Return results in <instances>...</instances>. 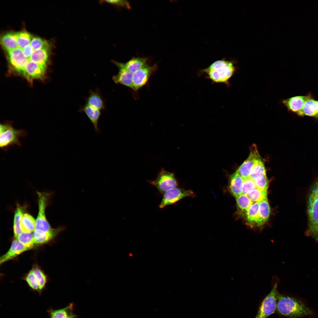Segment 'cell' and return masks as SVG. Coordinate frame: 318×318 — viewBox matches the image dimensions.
<instances>
[{
    "mask_svg": "<svg viewBox=\"0 0 318 318\" xmlns=\"http://www.w3.org/2000/svg\"><path fill=\"white\" fill-rule=\"evenodd\" d=\"M24 279L29 286L32 290L39 292L38 282L31 270L26 274Z\"/></svg>",
    "mask_w": 318,
    "mask_h": 318,
    "instance_id": "35",
    "label": "cell"
},
{
    "mask_svg": "<svg viewBox=\"0 0 318 318\" xmlns=\"http://www.w3.org/2000/svg\"><path fill=\"white\" fill-rule=\"evenodd\" d=\"M74 309V304L71 303L64 308L56 309H49L47 312L49 318H66L73 312Z\"/></svg>",
    "mask_w": 318,
    "mask_h": 318,
    "instance_id": "24",
    "label": "cell"
},
{
    "mask_svg": "<svg viewBox=\"0 0 318 318\" xmlns=\"http://www.w3.org/2000/svg\"><path fill=\"white\" fill-rule=\"evenodd\" d=\"M194 196L193 192L191 190H186L176 187L168 191L163 194L159 207L163 208L175 203L185 197H193Z\"/></svg>",
    "mask_w": 318,
    "mask_h": 318,
    "instance_id": "10",
    "label": "cell"
},
{
    "mask_svg": "<svg viewBox=\"0 0 318 318\" xmlns=\"http://www.w3.org/2000/svg\"><path fill=\"white\" fill-rule=\"evenodd\" d=\"M111 62L115 64L119 69L118 73L112 77V80L116 84H120L125 86L133 90V74L126 70L122 65L121 62H118L114 60H112Z\"/></svg>",
    "mask_w": 318,
    "mask_h": 318,
    "instance_id": "12",
    "label": "cell"
},
{
    "mask_svg": "<svg viewBox=\"0 0 318 318\" xmlns=\"http://www.w3.org/2000/svg\"><path fill=\"white\" fill-rule=\"evenodd\" d=\"M238 213L242 216L246 213L250 206L253 203L249 199L247 195L242 194L236 198Z\"/></svg>",
    "mask_w": 318,
    "mask_h": 318,
    "instance_id": "25",
    "label": "cell"
},
{
    "mask_svg": "<svg viewBox=\"0 0 318 318\" xmlns=\"http://www.w3.org/2000/svg\"><path fill=\"white\" fill-rule=\"evenodd\" d=\"M307 97V95L295 96L284 100L282 102L289 111L297 114L302 110Z\"/></svg>",
    "mask_w": 318,
    "mask_h": 318,
    "instance_id": "17",
    "label": "cell"
},
{
    "mask_svg": "<svg viewBox=\"0 0 318 318\" xmlns=\"http://www.w3.org/2000/svg\"><path fill=\"white\" fill-rule=\"evenodd\" d=\"M276 282L270 292L263 300L254 318H267L275 312L279 294Z\"/></svg>",
    "mask_w": 318,
    "mask_h": 318,
    "instance_id": "6",
    "label": "cell"
},
{
    "mask_svg": "<svg viewBox=\"0 0 318 318\" xmlns=\"http://www.w3.org/2000/svg\"><path fill=\"white\" fill-rule=\"evenodd\" d=\"M47 49L44 48L37 50H34L28 62L32 61L47 67L48 58Z\"/></svg>",
    "mask_w": 318,
    "mask_h": 318,
    "instance_id": "22",
    "label": "cell"
},
{
    "mask_svg": "<svg viewBox=\"0 0 318 318\" xmlns=\"http://www.w3.org/2000/svg\"><path fill=\"white\" fill-rule=\"evenodd\" d=\"M254 181L256 188L262 190H267L269 180L266 175L259 176Z\"/></svg>",
    "mask_w": 318,
    "mask_h": 318,
    "instance_id": "36",
    "label": "cell"
},
{
    "mask_svg": "<svg viewBox=\"0 0 318 318\" xmlns=\"http://www.w3.org/2000/svg\"><path fill=\"white\" fill-rule=\"evenodd\" d=\"M78 111L85 113L93 125L95 131L99 133L101 131L98 122L101 115L100 110L86 104L80 106Z\"/></svg>",
    "mask_w": 318,
    "mask_h": 318,
    "instance_id": "16",
    "label": "cell"
},
{
    "mask_svg": "<svg viewBox=\"0 0 318 318\" xmlns=\"http://www.w3.org/2000/svg\"><path fill=\"white\" fill-rule=\"evenodd\" d=\"M247 196L252 202H260L267 199V190H262L256 188L251 191Z\"/></svg>",
    "mask_w": 318,
    "mask_h": 318,
    "instance_id": "32",
    "label": "cell"
},
{
    "mask_svg": "<svg viewBox=\"0 0 318 318\" xmlns=\"http://www.w3.org/2000/svg\"><path fill=\"white\" fill-rule=\"evenodd\" d=\"M147 182L155 186L163 195L168 191L176 187L178 184L174 173L165 170L164 168H161L155 180H148Z\"/></svg>",
    "mask_w": 318,
    "mask_h": 318,
    "instance_id": "5",
    "label": "cell"
},
{
    "mask_svg": "<svg viewBox=\"0 0 318 318\" xmlns=\"http://www.w3.org/2000/svg\"><path fill=\"white\" fill-rule=\"evenodd\" d=\"M9 63V74L21 77L28 62L21 49L17 47L7 52Z\"/></svg>",
    "mask_w": 318,
    "mask_h": 318,
    "instance_id": "7",
    "label": "cell"
},
{
    "mask_svg": "<svg viewBox=\"0 0 318 318\" xmlns=\"http://www.w3.org/2000/svg\"><path fill=\"white\" fill-rule=\"evenodd\" d=\"M21 227L22 232L34 231L36 228V220L29 214L24 213L21 221Z\"/></svg>",
    "mask_w": 318,
    "mask_h": 318,
    "instance_id": "28",
    "label": "cell"
},
{
    "mask_svg": "<svg viewBox=\"0 0 318 318\" xmlns=\"http://www.w3.org/2000/svg\"><path fill=\"white\" fill-rule=\"evenodd\" d=\"M254 181L249 177L244 179L242 194L247 195L252 190L256 188Z\"/></svg>",
    "mask_w": 318,
    "mask_h": 318,
    "instance_id": "37",
    "label": "cell"
},
{
    "mask_svg": "<svg viewBox=\"0 0 318 318\" xmlns=\"http://www.w3.org/2000/svg\"><path fill=\"white\" fill-rule=\"evenodd\" d=\"M85 100L86 104L100 111L105 109L106 100L98 88L90 90L88 95Z\"/></svg>",
    "mask_w": 318,
    "mask_h": 318,
    "instance_id": "14",
    "label": "cell"
},
{
    "mask_svg": "<svg viewBox=\"0 0 318 318\" xmlns=\"http://www.w3.org/2000/svg\"><path fill=\"white\" fill-rule=\"evenodd\" d=\"M1 43L7 52L18 47L14 33H8L4 34L1 38Z\"/></svg>",
    "mask_w": 318,
    "mask_h": 318,
    "instance_id": "27",
    "label": "cell"
},
{
    "mask_svg": "<svg viewBox=\"0 0 318 318\" xmlns=\"http://www.w3.org/2000/svg\"><path fill=\"white\" fill-rule=\"evenodd\" d=\"M21 49L22 50L24 54L27 58L28 61L29 58L33 52L34 50L32 47L29 44Z\"/></svg>",
    "mask_w": 318,
    "mask_h": 318,
    "instance_id": "39",
    "label": "cell"
},
{
    "mask_svg": "<svg viewBox=\"0 0 318 318\" xmlns=\"http://www.w3.org/2000/svg\"><path fill=\"white\" fill-rule=\"evenodd\" d=\"M104 1L105 3L110 4L116 6L124 7L127 9H131L129 2L126 0H105Z\"/></svg>",
    "mask_w": 318,
    "mask_h": 318,
    "instance_id": "38",
    "label": "cell"
},
{
    "mask_svg": "<svg viewBox=\"0 0 318 318\" xmlns=\"http://www.w3.org/2000/svg\"><path fill=\"white\" fill-rule=\"evenodd\" d=\"M249 155L236 170L240 175L244 179L249 177L256 161L260 158L256 146L252 147Z\"/></svg>",
    "mask_w": 318,
    "mask_h": 318,
    "instance_id": "11",
    "label": "cell"
},
{
    "mask_svg": "<svg viewBox=\"0 0 318 318\" xmlns=\"http://www.w3.org/2000/svg\"><path fill=\"white\" fill-rule=\"evenodd\" d=\"M24 206L18 205L15 212L13 223V230L14 236L17 238L22 232L21 222L25 210Z\"/></svg>",
    "mask_w": 318,
    "mask_h": 318,
    "instance_id": "23",
    "label": "cell"
},
{
    "mask_svg": "<svg viewBox=\"0 0 318 318\" xmlns=\"http://www.w3.org/2000/svg\"><path fill=\"white\" fill-rule=\"evenodd\" d=\"M265 175L266 170L264 165L259 158L256 161L249 178L254 180L258 177Z\"/></svg>",
    "mask_w": 318,
    "mask_h": 318,
    "instance_id": "30",
    "label": "cell"
},
{
    "mask_svg": "<svg viewBox=\"0 0 318 318\" xmlns=\"http://www.w3.org/2000/svg\"><path fill=\"white\" fill-rule=\"evenodd\" d=\"M156 64L148 65L136 71L132 74L133 90L136 92L147 85L151 76L158 69Z\"/></svg>",
    "mask_w": 318,
    "mask_h": 318,
    "instance_id": "9",
    "label": "cell"
},
{
    "mask_svg": "<svg viewBox=\"0 0 318 318\" xmlns=\"http://www.w3.org/2000/svg\"><path fill=\"white\" fill-rule=\"evenodd\" d=\"M66 318H77V316L73 312L70 313Z\"/></svg>",
    "mask_w": 318,
    "mask_h": 318,
    "instance_id": "40",
    "label": "cell"
},
{
    "mask_svg": "<svg viewBox=\"0 0 318 318\" xmlns=\"http://www.w3.org/2000/svg\"><path fill=\"white\" fill-rule=\"evenodd\" d=\"M17 239L19 242L30 249L35 244L33 235L31 232H22Z\"/></svg>",
    "mask_w": 318,
    "mask_h": 318,
    "instance_id": "33",
    "label": "cell"
},
{
    "mask_svg": "<svg viewBox=\"0 0 318 318\" xmlns=\"http://www.w3.org/2000/svg\"><path fill=\"white\" fill-rule=\"evenodd\" d=\"M307 97L302 110L297 114L300 116H308L318 118L317 111L316 100L310 94L307 95Z\"/></svg>",
    "mask_w": 318,
    "mask_h": 318,
    "instance_id": "20",
    "label": "cell"
},
{
    "mask_svg": "<svg viewBox=\"0 0 318 318\" xmlns=\"http://www.w3.org/2000/svg\"><path fill=\"white\" fill-rule=\"evenodd\" d=\"M29 45L34 50L44 48L47 49L48 46V43L46 41L38 37H33Z\"/></svg>",
    "mask_w": 318,
    "mask_h": 318,
    "instance_id": "34",
    "label": "cell"
},
{
    "mask_svg": "<svg viewBox=\"0 0 318 318\" xmlns=\"http://www.w3.org/2000/svg\"><path fill=\"white\" fill-rule=\"evenodd\" d=\"M236 68L233 62L225 59L218 60L207 67L199 71L198 75H204L212 83H223L227 87L230 85L229 80L235 73Z\"/></svg>",
    "mask_w": 318,
    "mask_h": 318,
    "instance_id": "1",
    "label": "cell"
},
{
    "mask_svg": "<svg viewBox=\"0 0 318 318\" xmlns=\"http://www.w3.org/2000/svg\"><path fill=\"white\" fill-rule=\"evenodd\" d=\"M0 147L5 151L11 146H21L20 139L25 137L27 135L25 130L15 129L10 122L0 124Z\"/></svg>",
    "mask_w": 318,
    "mask_h": 318,
    "instance_id": "4",
    "label": "cell"
},
{
    "mask_svg": "<svg viewBox=\"0 0 318 318\" xmlns=\"http://www.w3.org/2000/svg\"><path fill=\"white\" fill-rule=\"evenodd\" d=\"M29 249H31L21 243L17 239H14L8 251L0 257V264Z\"/></svg>",
    "mask_w": 318,
    "mask_h": 318,
    "instance_id": "15",
    "label": "cell"
},
{
    "mask_svg": "<svg viewBox=\"0 0 318 318\" xmlns=\"http://www.w3.org/2000/svg\"><path fill=\"white\" fill-rule=\"evenodd\" d=\"M317 106V111L318 114V101H316Z\"/></svg>",
    "mask_w": 318,
    "mask_h": 318,
    "instance_id": "41",
    "label": "cell"
},
{
    "mask_svg": "<svg viewBox=\"0 0 318 318\" xmlns=\"http://www.w3.org/2000/svg\"><path fill=\"white\" fill-rule=\"evenodd\" d=\"M37 193L38 197V212L36 220L35 229L47 231L52 229L47 219L45 213L50 195L47 193L38 191L37 192Z\"/></svg>",
    "mask_w": 318,
    "mask_h": 318,
    "instance_id": "8",
    "label": "cell"
},
{
    "mask_svg": "<svg viewBox=\"0 0 318 318\" xmlns=\"http://www.w3.org/2000/svg\"><path fill=\"white\" fill-rule=\"evenodd\" d=\"M243 182V179L236 171L230 176L229 191L236 198L242 194Z\"/></svg>",
    "mask_w": 318,
    "mask_h": 318,
    "instance_id": "19",
    "label": "cell"
},
{
    "mask_svg": "<svg viewBox=\"0 0 318 318\" xmlns=\"http://www.w3.org/2000/svg\"><path fill=\"white\" fill-rule=\"evenodd\" d=\"M65 229L63 226H59L56 228H52L47 231H43L35 229L33 235L35 244H42L49 241L58 234Z\"/></svg>",
    "mask_w": 318,
    "mask_h": 318,
    "instance_id": "13",
    "label": "cell"
},
{
    "mask_svg": "<svg viewBox=\"0 0 318 318\" xmlns=\"http://www.w3.org/2000/svg\"><path fill=\"white\" fill-rule=\"evenodd\" d=\"M270 212V206L267 199L260 202L256 226L258 227L262 226L268 219Z\"/></svg>",
    "mask_w": 318,
    "mask_h": 318,
    "instance_id": "21",
    "label": "cell"
},
{
    "mask_svg": "<svg viewBox=\"0 0 318 318\" xmlns=\"http://www.w3.org/2000/svg\"><path fill=\"white\" fill-rule=\"evenodd\" d=\"M31 270L38 281L39 286V292L41 293L45 287L47 283L46 276L42 270L37 265L34 266Z\"/></svg>",
    "mask_w": 318,
    "mask_h": 318,
    "instance_id": "31",
    "label": "cell"
},
{
    "mask_svg": "<svg viewBox=\"0 0 318 318\" xmlns=\"http://www.w3.org/2000/svg\"><path fill=\"white\" fill-rule=\"evenodd\" d=\"M147 57H133L127 62L121 63L122 65L127 71L133 74L138 70L149 65Z\"/></svg>",
    "mask_w": 318,
    "mask_h": 318,
    "instance_id": "18",
    "label": "cell"
},
{
    "mask_svg": "<svg viewBox=\"0 0 318 318\" xmlns=\"http://www.w3.org/2000/svg\"><path fill=\"white\" fill-rule=\"evenodd\" d=\"M276 311L280 315L289 318H299L314 314L313 311L301 300L279 293Z\"/></svg>",
    "mask_w": 318,
    "mask_h": 318,
    "instance_id": "2",
    "label": "cell"
},
{
    "mask_svg": "<svg viewBox=\"0 0 318 318\" xmlns=\"http://www.w3.org/2000/svg\"><path fill=\"white\" fill-rule=\"evenodd\" d=\"M260 202H253L250 206L246 214V222L250 226H255L258 215Z\"/></svg>",
    "mask_w": 318,
    "mask_h": 318,
    "instance_id": "26",
    "label": "cell"
},
{
    "mask_svg": "<svg viewBox=\"0 0 318 318\" xmlns=\"http://www.w3.org/2000/svg\"><path fill=\"white\" fill-rule=\"evenodd\" d=\"M17 42L18 47L22 49L29 44L33 38L29 33L25 31H21L14 33Z\"/></svg>",
    "mask_w": 318,
    "mask_h": 318,
    "instance_id": "29",
    "label": "cell"
},
{
    "mask_svg": "<svg viewBox=\"0 0 318 318\" xmlns=\"http://www.w3.org/2000/svg\"><path fill=\"white\" fill-rule=\"evenodd\" d=\"M307 205L308 223L305 234L318 243V178L309 189Z\"/></svg>",
    "mask_w": 318,
    "mask_h": 318,
    "instance_id": "3",
    "label": "cell"
}]
</instances>
